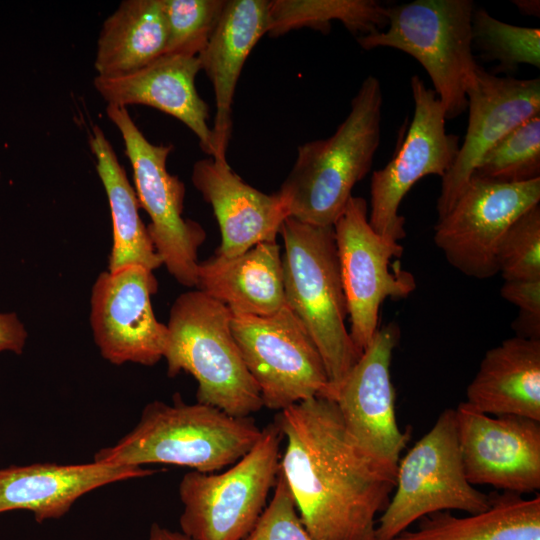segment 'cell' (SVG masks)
Instances as JSON below:
<instances>
[{"label":"cell","instance_id":"f546056e","mask_svg":"<svg viewBox=\"0 0 540 540\" xmlns=\"http://www.w3.org/2000/svg\"><path fill=\"white\" fill-rule=\"evenodd\" d=\"M227 0H163L168 30L165 54L198 56L214 33Z\"/></svg>","mask_w":540,"mask_h":540},{"label":"cell","instance_id":"83f0119b","mask_svg":"<svg viewBox=\"0 0 540 540\" xmlns=\"http://www.w3.org/2000/svg\"><path fill=\"white\" fill-rule=\"evenodd\" d=\"M472 46L485 61H498L493 70L515 72L519 65L540 67V29L500 21L483 8H475L472 21Z\"/></svg>","mask_w":540,"mask_h":540},{"label":"cell","instance_id":"cb8c5ba5","mask_svg":"<svg viewBox=\"0 0 540 540\" xmlns=\"http://www.w3.org/2000/svg\"><path fill=\"white\" fill-rule=\"evenodd\" d=\"M163 0H125L104 21L94 62L101 77L135 72L166 52Z\"/></svg>","mask_w":540,"mask_h":540},{"label":"cell","instance_id":"30bf717a","mask_svg":"<svg viewBox=\"0 0 540 540\" xmlns=\"http://www.w3.org/2000/svg\"><path fill=\"white\" fill-rule=\"evenodd\" d=\"M231 329L264 407L282 411L326 397L329 381L322 357L287 305L270 316L232 314Z\"/></svg>","mask_w":540,"mask_h":540},{"label":"cell","instance_id":"ffe728a7","mask_svg":"<svg viewBox=\"0 0 540 540\" xmlns=\"http://www.w3.org/2000/svg\"><path fill=\"white\" fill-rule=\"evenodd\" d=\"M201 70L198 56L164 54L145 67L118 77L96 76L93 84L110 105H146L185 124L201 149L214 155L208 104L199 96L195 79Z\"/></svg>","mask_w":540,"mask_h":540},{"label":"cell","instance_id":"44dd1931","mask_svg":"<svg viewBox=\"0 0 540 540\" xmlns=\"http://www.w3.org/2000/svg\"><path fill=\"white\" fill-rule=\"evenodd\" d=\"M268 0H227L220 21L198 54L201 70L214 90L213 159L226 161L232 135V105L243 66L257 42L267 34Z\"/></svg>","mask_w":540,"mask_h":540},{"label":"cell","instance_id":"484cf974","mask_svg":"<svg viewBox=\"0 0 540 540\" xmlns=\"http://www.w3.org/2000/svg\"><path fill=\"white\" fill-rule=\"evenodd\" d=\"M391 540H540V495H491L488 509L467 516L441 511Z\"/></svg>","mask_w":540,"mask_h":540},{"label":"cell","instance_id":"d590c367","mask_svg":"<svg viewBox=\"0 0 540 540\" xmlns=\"http://www.w3.org/2000/svg\"><path fill=\"white\" fill-rule=\"evenodd\" d=\"M512 3L518 8L521 14L535 17H539L540 15L539 0H513Z\"/></svg>","mask_w":540,"mask_h":540},{"label":"cell","instance_id":"2e32d148","mask_svg":"<svg viewBox=\"0 0 540 540\" xmlns=\"http://www.w3.org/2000/svg\"><path fill=\"white\" fill-rule=\"evenodd\" d=\"M400 329L389 323L376 331L335 393L344 424L355 442L374 459L397 466L410 439L396 420L391 380L393 351Z\"/></svg>","mask_w":540,"mask_h":540},{"label":"cell","instance_id":"9c48e42d","mask_svg":"<svg viewBox=\"0 0 540 540\" xmlns=\"http://www.w3.org/2000/svg\"><path fill=\"white\" fill-rule=\"evenodd\" d=\"M106 114L122 136L137 199L150 218L147 231L162 265L179 284L195 287L198 251L206 232L183 217L185 185L167 170L173 146L149 142L126 107L108 104Z\"/></svg>","mask_w":540,"mask_h":540},{"label":"cell","instance_id":"ba28073f","mask_svg":"<svg viewBox=\"0 0 540 540\" xmlns=\"http://www.w3.org/2000/svg\"><path fill=\"white\" fill-rule=\"evenodd\" d=\"M491 495L466 478L455 412L447 408L397 465L390 501L377 519L375 540H391L425 516L441 511L468 514L489 508Z\"/></svg>","mask_w":540,"mask_h":540},{"label":"cell","instance_id":"7402d4cb","mask_svg":"<svg viewBox=\"0 0 540 540\" xmlns=\"http://www.w3.org/2000/svg\"><path fill=\"white\" fill-rule=\"evenodd\" d=\"M198 290L233 315L270 316L286 305L282 255L276 241L256 244L234 257L214 254L197 266Z\"/></svg>","mask_w":540,"mask_h":540},{"label":"cell","instance_id":"d6986e66","mask_svg":"<svg viewBox=\"0 0 540 540\" xmlns=\"http://www.w3.org/2000/svg\"><path fill=\"white\" fill-rule=\"evenodd\" d=\"M155 471L140 466L38 462L0 468V513L25 510L36 522L65 516L85 494L129 479L142 478Z\"/></svg>","mask_w":540,"mask_h":540},{"label":"cell","instance_id":"e0dca14e","mask_svg":"<svg viewBox=\"0 0 540 540\" xmlns=\"http://www.w3.org/2000/svg\"><path fill=\"white\" fill-rule=\"evenodd\" d=\"M468 125L451 168L441 178L438 219L465 189L483 156L524 121L540 115V79L500 77L478 66L467 89Z\"/></svg>","mask_w":540,"mask_h":540},{"label":"cell","instance_id":"9a60e30c","mask_svg":"<svg viewBox=\"0 0 540 540\" xmlns=\"http://www.w3.org/2000/svg\"><path fill=\"white\" fill-rule=\"evenodd\" d=\"M454 412L464 472L472 485L520 495L540 489V422L488 415L465 402Z\"/></svg>","mask_w":540,"mask_h":540},{"label":"cell","instance_id":"7c38bea8","mask_svg":"<svg viewBox=\"0 0 540 540\" xmlns=\"http://www.w3.org/2000/svg\"><path fill=\"white\" fill-rule=\"evenodd\" d=\"M540 202V179L497 183L472 176L450 211L437 220L434 242L462 274L488 279L499 273L497 254L510 225Z\"/></svg>","mask_w":540,"mask_h":540},{"label":"cell","instance_id":"e575fe53","mask_svg":"<svg viewBox=\"0 0 540 540\" xmlns=\"http://www.w3.org/2000/svg\"><path fill=\"white\" fill-rule=\"evenodd\" d=\"M146 540H192L181 531H174L163 527L158 523H153L150 527Z\"/></svg>","mask_w":540,"mask_h":540},{"label":"cell","instance_id":"1f68e13d","mask_svg":"<svg viewBox=\"0 0 540 540\" xmlns=\"http://www.w3.org/2000/svg\"><path fill=\"white\" fill-rule=\"evenodd\" d=\"M244 540H313L300 520L280 469L269 504Z\"/></svg>","mask_w":540,"mask_h":540},{"label":"cell","instance_id":"8fae6325","mask_svg":"<svg viewBox=\"0 0 540 540\" xmlns=\"http://www.w3.org/2000/svg\"><path fill=\"white\" fill-rule=\"evenodd\" d=\"M333 229L350 318L349 334L361 355L378 330L383 301L406 298L415 290L416 280L401 267L391 270V260L401 257L403 247L372 229L364 198L352 196Z\"/></svg>","mask_w":540,"mask_h":540},{"label":"cell","instance_id":"5b68a950","mask_svg":"<svg viewBox=\"0 0 540 540\" xmlns=\"http://www.w3.org/2000/svg\"><path fill=\"white\" fill-rule=\"evenodd\" d=\"M232 313L200 290L173 302L163 358L167 375L191 374L198 403L234 417H250L263 408L260 390L243 360L231 329Z\"/></svg>","mask_w":540,"mask_h":540},{"label":"cell","instance_id":"4fadbf2b","mask_svg":"<svg viewBox=\"0 0 540 540\" xmlns=\"http://www.w3.org/2000/svg\"><path fill=\"white\" fill-rule=\"evenodd\" d=\"M414 114L406 136L385 167L373 172L368 221L380 236L399 242L406 235L400 204L416 182L427 175L443 177L453 165L459 138L445 127V111L434 90L418 75L410 79Z\"/></svg>","mask_w":540,"mask_h":540},{"label":"cell","instance_id":"4dcf8cb0","mask_svg":"<svg viewBox=\"0 0 540 540\" xmlns=\"http://www.w3.org/2000/svg\"><path fill=\"white\" fill-rule=\"evenodd\" d=\"M504 281L540 280V205L519 216L504 234L497 254Z\"/></svg>","mask_w":540,"mask_h":540},{"label":"cell","instance_id":"836d02e7","mask_svg":"<svg viewBox=\"0 0 540 540\" xmlns=\"http://www.w3.org/2000/svg\"><path fill=\"white\" fill-rule=\"evenodd\" d=\"M28 332L14 312H0V353L21 355L26 346Z\"/></svg>","mask_w":540,"mask_h":540},{"label":"cell","instance_id":"8992f818","mask_svg":"<svg viewBox=\"0 0 540 540\" xmlns=\"http://www.w3.org/2000/svg\"><path fill=\"white\" fill-rule=\"evenodd\" d=\"M471 0H415L388 6L383 31L357 37L364 50L388 47L415 58L429 75L446 120L467 109L478 64L472 49Z\"/></svg>","mask_w":540,"mask_h":540},{"label":"cell","instance_id":"603a6c76","mask_svg":"<svg viewBox=\"0 0 540 540\" xmlns=\"http://www.w3.org/2000/svg\"><path fill=\"white\" fill-rule=\"evenodd\" d=\"M464 402L488 415L540 422V340L514 336L487 350Z\"/></svg>","mask_w":540,"mask_h":540},{"label":"cell","instance_id":"6da1fadb","mask_svg":"<svg viewBox=\"0 0 540 540\" xmlns=\"http://www.w3.org/2000/svg\"><path fill=\"white\" fill-rule=\"evenodd\" d=\"M286 447L282 472L313 540H375L377 515L393 493L397 466L367 454L336 402L315 396L276 416Z\"/></svg>","mask_w":540,"mask_h":540},{"label":"cell","instance_id":"52a82bcc","mask_svg":"<svg viewBox=\"0 0 540 540\" xmlns=\"http://www.w3.org/2000/svg\"><path fill=\"white\" fill-rule=\"evenodd\" d=\"M283 433L276 420L221 473L189 471L179 484L180 531L192 540H244L262 515L280 469Z\"/></svg>","mask_w":540,"mask_h":540},{"label":"cell","instance_id":"3957f363","mask_svg":"<svg viewBox=\"0 0 540 540\" xmlns=\"http://www.w3.org/2000/svg\"><path fill=\"white\" fill-rule=\"evenodd\" d=\"M251 417H234L202 403L154 400L135 427L114 445L99 449L93 461L140 466L166 464L214 473L243 457L261 436Z\"/></svg>","mask_w":540,"mask_h":540},{"label":"cell","instance_id":"7a4b0ae2","mask_svg":"<svg viewBox=\"0 0 540 540\" xmlns=\"http://www.w3.org/2000/svg\"><path fill=\"white\" fill-rule=\"evenodd\" d=\"M382 104L380 82L369 75L336 131L298 147L293 167L277 191L288 204L289 217L316 226L334 225L354 186L372 167L380 143Z\"/></svg>","mask_w":540,"mask_h":540},{"label":"cell","instance_id":"4316f807","mask_svg":"<svg viewBox=\"0 0 540 540\" xmlns=\"http://www.w3.org/2000/svg\"><path fill=\"white\" fill-rule=\"evenodd\" d=\"M333 20L356 38L369 35L388 25V6L375 0H271L266 35L279 37L300 28L327 34Z\"/></svg>","mask_w":540,"mask_h":540},{"label":"cell","instance_id":"5bb4252c","mask_svg":"<svg viewBox=\"0 0 540 540\" xmlns=\"http://www.w3.org/2000/svg\"><path fill=\"white\" fill-rule=\"evenodd\" d=\"M158 281L153 271L128 265L102 271L90 295V327L103 359L120 366H153L164 356L168 328L154 314L151 297Z\"/></svg>","mask_w":540,"mask_h":540},{"label":"cell","instance_id":"277c9868","mask_svg":"<svg viewBox=\"0 0 540 540\" xmlns=\"http://www.w3.org/2000/svg\"><path fill=\"white\" fill-rule=\"evenodd\" d=\"M279 234L286 305L303 323L325 365L334 398L358 361L345 321L347 303L342 285L333 226H316L288 217Z\"/></svg>","mask_w":540,"mask_h":540},{"label":"cell","instance_id":"f1b7e54d","mask_svg":"<svg viewBox=\"0 0 540 540\" xmlns=\"http://www.w3.org/2000/svg\"><path fill=\"white\" fill-rule=\"evenodd\" d=\"M472 176L507 184L540 179V115L524 121L496 143Z\"/></svg>","mask_w":540,"mask_h":540},{"label":"cell","instance_id":"d4e9b609","mask_svg":"<svg viewBox=\"0 0 540 540\" xmlns=\"http://www.w3.org/2000/svg\"><path fill=\"white\" fill-rule=\"evenodd\" d=\"M90 150L96 158V171L104 187L112 219V247L108 271L128 265H141L153 271L162 266L139 214V202L125 169L98 125L89 133Z\"/></svg>","mask_w":540,"mask_h":540},{"label":"cell","instance_id":"ac0fdd59","mask_svg":"<svg viewBox=\"0 0 540 540\" xmlns=\"http://www.w3.org/2000/svg\"><path fill=\"white\" fill-rule=\"evenodd\" d=\"M191 180L212 207L218 222V255L234 257L256 244L276 241L289 217L288 204L278 192L266 194L250 186L227 160H198L193 165Z\"/></svg>","mask_w":540,"mask_h":540},{"label":"cell","instance_id":"d6a6232c","mask_svg":"<svg viewBox=\"0 0 540 540\" xmlns=\"http://www.w3.org/2000/svg\"><path fill=\"white\" fill-rule=\"evenodd\" d=\"M500 294L519 309L516 336L540 340V280L504 281Z\"/></svg>","mask_w":540,"mask_h":540}]
</instances>
